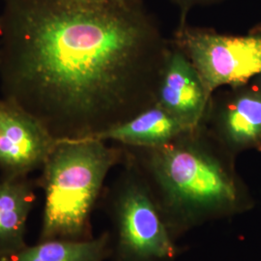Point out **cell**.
I'll list each match as a JSON object with an SVG mask.
<instances>
[{
  "label": "cell",
  "mask_w": 261,
  "mask_h": 261,
  "mask_svg": "<svg viewBox=\"0 0 261 261\" xmlns=\"http://www.w3.org/2000/svg\"><path fill=\"white\" fill-rule=\"evenodd\" d=\"M157 38L140 0H0L1 97L56 140L92 139L140 112Z\"/></svg>",
  "instance_id": "cell-1"
},
{
  "label": "cell",
  "mask_w": 261,
  "mask_h": 261,
  "mask_svg": "<svg viewBox=\"0 0 261 261\" xmlns=\"http://www.w3.org/2000/svg\"><path fill=\"white\" fill-rule=\"evenodd\" d=\"M146 179L176 240L254 207L234 156L196 132L156 148H124Z\"/></svg>",
  "instance_id": "cell-2"
},
{
  "label": "cell",
  "mask_w": 261,
  "mask_h": 261,
  "mask_svg": "<svg viewBox=\"0 0 261 261\" xmlns=\"http://www.w3.org/2000/svg\"><path fill=\"white\" fill-rule=\"evenodd\" d=\"M124 147L95 139L58 140L41 169L45 204L38 241L93 238L92 214L110 171L125 161Z\"/></svg>",
  "instance_id": "cell-3"
},
{
  "label": "cell",
  "mask_w": 261,
  "mask_h": 261,
  "mask_svg": "<svg viewBox=\"0 0 261 261\" xmlns=\"http://www.w3.org/2000/svg\"><path fill=\"white\" fill-rule=\"evenodd\" d=\"M124 164L99 203L111 224L109 261H177L185 249L178 245L146 179L127 153Z\"/></svg>",
  "instance_id": "cell-4"
},
{
  "label": "cell",
  "mask_w": 261,
  "mask_h": 261,
  "mask_svg": "<svg viewBox=\"0 0 261 261\" xmlns=\"http://www.w3.org/2000/svg\"><path fill=\"white\" fill-rule=\"evenodd\" d=\"M179 42L209 95L224 85L242 86L261 75V25L246 35L186 28Z\"/></svg>",
  "instance_id": "cell-5"
},
{
  "label": "cell",
  "mask_w": 261,
  "mask_h": 261,
  "mask_svg": "<svg viewBox=\"0 0 261 261\" xmlns=\"http://www.w3.org/2000/svg\"><path fill=\"white\" fill-rule=\"evenodd\" d=\"M57 141L36 118L0 97V178L41 170Z\"/></svg>",
  "instance_id": "cell-6"
},
{
  "label": "cell",
  "mask_w": 261,
  "mask_h": 261,
  "mask_svg": "<svg viewBox=\"0 0 261 261\" xmlns=\"http://www.w3.org/2000/svg\"><path fill=\"white\" fill-rule=\"evenodd\" d=\"M210 95L182 50L166 56L159 76L156 103L192 129L199 126Z\"/></svg>",
  "instance_id": "cell-7"
},
{
  "label": "cell",
  "mask_w": 261,
  "mask_h": 261,
  "mask_svg": "<svg viewBox=\"0 0 261 261\" xmlns=\"http://www.w3.org/2000/svg\"><path fill=\"white\" fill-rule=\"evenodd\" d=\"M234 88L221 109L215 140L234 157L246 150L261 152V84Z\"/></svg>",
  "instance_id": "cell-8"
},
{
  "label": "cell",
  "mask_w": 261,
  "mask_h": 261,
  "mask_svg": "<svg viewBox=\"0 0 261 261\" xmlns=\"http://www.w3.org/2000/svg\"><path fill=\"white\" fill-rule=\"evenodd\" d=\"M194 132L156 103L92 139L118 143L124 148L145 149L166 145Z\"/></svg>",
  "instance_id": "cell-9"
},
{
  "label": "cell",
  "mask_w": 261,
  "mask_h": 261,
  "mask_svg": "<svg viewBox=\"0 0 261 261\" xmlns=\"http://www.w3.org/2000/svg\"><path fill=\"white\" fill-rule=\"evenodd\" d=\"M37 180L0 178V261L28 246L27 226L36 201Z\"/></svg>",
  "instance_id": "cell-10"
},
{
  "label": "cell",
  "mask_w": 261,
  "mask_h": 261,
  "mask_svg": "<svg viewBox=\"0 0 261 261\" xmlns=\"http://www.w3.org/2000/svg\"><path fill=\"white\" fill-rule=\"evenodd\" d=\"M112 252L110 231L88 240H46L28 245L1 261H109Z\"/></svg>",
  "instance_id": "cell-11"
},
{
  "label": "cell",
  "mask_w": 261,
  "mask_h": 261,
  "mask_svg": "<svg viewBox=\"0 0 261 261\" xmlns=\"http://www.w3.org/2000/svg\"><path fill=\"white\" fill-rule=\"evenodd\" d=\"M172 2L176 3L178 6H180L183 10H189L194 6L197 5H205L211 4L215 2H220L222 0H171Z\"/></svg>",
  "instance_id": "cell-12"
},
{
  "label": "cell",
  "mask_w": 261,
  "mask_h": 261,
  "mask_svg": "<svg viewBox=\"0 0 261 261\" xmlns=\"http://www.w3.org/2000/svg\"><path fill=\"white\" fill-rule=\"evenodd\" d=\"M74 1H85V2H128V1H139V0H74Z\"/></svg>",
  "instance_id": "cell-13"
},
{
  "label": "cell",
  "mask_w": 261,
  "mask_h": 261,
  "mask_svg": "<svg viewBox=\"0 0 261 261\" xmlns=\"http://www.w3.org/2000/svg\"><path fill=\"white\" fill-rule=\"evenodd\" d=\"M259 84H261V76H260V80H259Z\"/></svg>",
  "instance_id": "cell-14"
}]
</instances>
